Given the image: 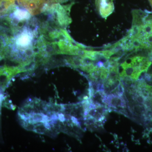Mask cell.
Returning a JSON list of instances; mask_svg holds the SVG:
<instances>
[{
    "instance_id": "277c9868",
    "label": "cell",
    "mask_w": 152,
    "mask_h": 152,
    "mask_svg": "<svg viewBox=\"0 0 152 152\" xmlns=\"http://www.w3.org/2000/svg\"><path fill=\"white\" fill-rule=\"evenodd\" d=\"M102 102L103 103L107 105L110 107L115 109L118 107L122 108L126 107V101L123 96H119L111 94L106 95L103 99Z\"/></svg>"
},
{
    "instance_id": "30bf717a",
    "label": "cell",
    "mask_w": 152,
    "mask_h": 152,
    "mask_svg": "<svg viewBox=\"0 0 152 152\" xmlns=\"http://www.w3.org/2000/svg\"><path fill=\"white\" fill-rule=\"evenodd\" d=\"M149 1L150 3H151V5L152 6V0H149Z\"/></svg>"
},
{
    "instance_id": "6da1fadb",
    "label": "cell",
    "mask_w": 152,
    "mask_h": 152,
    "mask_svg": "<svg viewBox=\"0 0 152 152\" xmlns=\"http://www.w3.org/2000/svg\"><path fill=\"white\" fill-rule=\"evenodd\" d=\"M74 2L69 4H55L44 7L42 13L48 17L47 20L52 22L61 28H66L72 22L70 17L71 9Z\"/></svg>"
},
{
    "instance_id": "ba28073f",
    "label": "cell",
    "mask_w": 152,
    "mask_h": 152,
    "mask_svg": "<svg viewBox=\"0 0 152 152\" xmlns=\"http://www.w3.org/2000/svg\"><path fill=\"white\" fill-rule=\"evenodd\" d=\"M96 109H92L88 111V114L92 117H94L96 113Z\"/></svg>"
},
{
    "instance_id": "8992f818",
    "label": "cell",
    "mask_w": 152,
    "mask_h": 152,
    "mask_svg": "<svg viewBox=\"0 0 152 152\" xmlns=\"http://www.w3.org/2000/svg\"><path fill=\"white\" fill-rule=\"evenodd\" d=\"M129 110L132 113L136 116L141 117L144 115L146 111V109L143 104H135L131 107H128Z\"/></svg>"
},
{
    "instance_id": "5b68a950",
    "label": "cell",
    "mask_w": 152,
    "mask_h": 152,
    "mask_svg": "<svg viewBox=\"0 0 152 152\" xmlns=\"http://www.w3.org/2000/svg\"><path fill=\"white\" fill-rule=\"evenodd\" d=\"M148 12L140 10H134L132 11V26H140L143 24L144 19L147 15Z\"/></svg>"
},
{
    "instance_id": "52a82bcc",
    "label": "cell",
    "mask_w": 152,
    "mask_h": 152,
    "mask_svg": "<svg viewBox=\"0 0 152 152\" xmlns=\"http://www.w3.org/2000/svg\"><path fill=\"white\" fill-rule=\"evenodd\" d=\"M118 96H123L125 92V89L122 83H120L119 86H118Z\"/></svg>"
},
{
    "instance_id": "3957f363",
    "label": "cell",
    "mask_w": 152,
    "mask_h": 152,
    "mask_svg": "<svg viewBox=\"0 0 152 152\" xmlns=\"http://www.w3.org/2000/svg\"><path fill=\"white\" fill-rule=\"evenodd\" d=\"M10 31L0 25V59L7 56L12 36L8 34Z\"/></svg>"
},
{
    "instance_id": "7a4b0ae2",
    "label": "cell",
    "mask_w": 152,
    "mask_h": 152,
    "mask_svg": "<svg viewBox=\"0 0 152 152\" xmlns=\"http://www.w3.org/2000/svg\"><path fill=\"white\" fill-rule=\"evenodd\" d=\"M114 0H95V5L101 17L107 19L115 10Z\"/></svg>"
},
{
    "instance_id": "9c48e42d",
    "label": "cell",
    "mask_w": 152,
    "mask_h": 152,
    "mask_svg": "<svg viewBox=\"0 0 152 152\" xmlns=\"http://www.w3.org/2000/svg\"><path fill=\"white\" fill-rule=\"evenodd\" d=\"M1 99H2L1 94V93H0V103H1Z\"/></svg>"
}]
</instances>
